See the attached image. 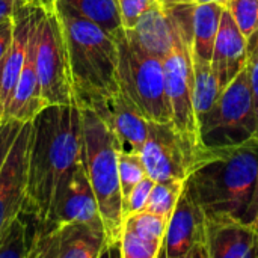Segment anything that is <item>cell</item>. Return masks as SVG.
Listing matches in <instances>:
<instances>
[{"label":"cell","mask_w":258,"mask_h":258,"mask_svg":"<svg viewBox=\"0 0 258 258\" xmlns=\"http://www.w3.org/2000/svg\"><path fill=\"white\" fill-rule=\"evenodd\" d=\"M80 160L82 112L79 104L45 106L32 121L23 213L35 222L53 224L63 187Z\"/></svg>","instance_id":"cell-1"},{"label":"cell","mask_w":258,"mask_h":258,"mask_svg":"<svg viewBox=\"0 0 258 258\" xmlns=\"http://www.w3.org/2000/svg\"><path fill=\"white\" fill-rule=\"evenodd\" d=\"M258 175V136L228 145H206L186 186L209 219H243Z\"/></svg>","instance_id":"cell-2"},{"label":"cell","mask_w":258,"mask_h":258,"mask_svg":"<svg viewBox=\"0 0 258 258\" xmlns=\"http://www.w3.org/2000/svg\"><path fill=\"white\" fill-rule=\"evenodd\" d=\"M62 20L73 88L79 106L100 107L119 92L118 42L97 24L63 5L56 6Z\"/></svg>","instance_id":"cell-3"},{"label":"cell","mask_w":258,"mask_h":258,"mask_svg":"<svg viewBox=\"0 0 258 258\" xmlns=\"http://www.w3.org/2000/svg\"><path fill=\"white\" fill-rule=\"evenodd\" d=\"M82 112V162L95 194L109 252L118 249L124 230L122 192L118 172V151L122 145L112 127L91 107Z\"/></svg>","instance_id":"cell-4"},{"label":"cell","mask_w":258,"mask_h":258,"mask_svg":"<svg viewBox=\"0 0 258 258\" xmlns=\"http://www.w3.org/2000/svg\"><path fill=\"white\" fill-rule=\"evenodd\" d=\"M121 92L151 122H172L163 60L150 54L125 30L118 41Z\"/></svg>","instance_id":"cell-5"},{"label":"cell","mask_w":258,"mask_h":258,"mask_svg":"<svg viewBox=\"0 0 258 258\" xmlns=\"http://www.w3.org/2000/svg\"><path fill=\"white\" fill-rule=\"evenodd\" d=\"M36 68L47 106L77 104L65 32L57 9H36Z\"/></svg>","instance_id":"cell-6"},{"label":"cell","mask_w":258,"mask_h":258,"mask_svg":"<svg viewBox=\"0 0 258 258\" xmlns=\"http://www.w3.org/2000/svg\"><path fill=\"white\" fill-rule=\"evenodd\" d=\"M204 145H228L258 136V124L248 65L222 89L201 122Z\"/></svg>","instance_id":"cell-7"},{"label":"cell","mask_w":258,"mask_h":258,"mask_svg":"<svg viewBox=\"0 0 258 258\" xmlns=\"http://www.w3.org/2000/svg\"><path fill=\"white\" fill-rule=\"evenodd\" d=\"M174 27L175 42L169 54L163 59L166 94L169 101L172 125L187 145L195 160L197 154L206 145L203 142L201 128L194 109V77L189 54V44L192 41L180 30V27L175 23Z\"/></svg>","instance_id":"cell-8"},{"label":"cell","mask_w":258,"mask_h":258,"mask_svg":"<svg viewBox=\"0 0 258 258\" xmlns=\"http://www.w3.org/2000/svg\"><path fill=\"white\" fill-rule=\"evenodd\" d=\"M109 252L106 233L89 224L36 222L29 258H98Z\"/></svg>","instance_id":"cell-9"},{"label":"cell","mask_w":258,"mask_h":258,"mask_svg":"<svg viewBox=\"0 0 258 258\" xmlns=\"http://www.w3.org/2000/svg\"><path fill=\"white\" fill-rule=\"evenodd\" d=\"M160 257L210 258L209 219L186 184L169 218Z\"/></svg>","instance_id":"cell-10"},{"label":"cell","mask_w":258,"mask_h":258,"mask_svg":"<svg viewBox=\"0 0 258 258\" xmlns=\"http://www.w3.org/2000/svg\"><path fill=\"white\" fill-rule=\"evenodd\" d=\"M147 175L157 181H186L194 156L172 122H151L141 150Z\"/></svg>","instance_id":"cell-11"},{"label":"cell","mask_w":258,"mask_h":258,"mask_svg":"<svg viewBox=\"0 0 258 258\" xmlns=\"http://www.w3.org/2000/svg\"><path fill=\"white\" fill-rule=\"evenodd\" d=\"M32 121L23 122L0 169V228L23 213L27 194V169Z\"/></svg>","instance_id":"cell-12"},{"label":"cell","mask_w":258,"mask_h":258,"mask_svg":"<svg viewBox=\"0 0 258 258\" xmlns=\"http://www.w3.org/2000/svg\"><path fill=\"white\" fill-rule=\"evenodd\" d=\"M14 17H15L14 38L8 53L0 62V121L3 119L5 112L11 103V98L14 95L18 77L21 74L27 56L30 33L36 20V9L20 5Z\"/></svg>","instance_id":"cell-13"},{"label":"cell","mask_w":258,"mask_h":258,"mask_svg":"<svg viewBox=\"0 0 258 258\" xmlns=\"http://www.w3.org/2000/svg\"><path fill=\"white\" fill-rule=\"evenodd\" d=\"M248 42L230 12L224 9L210 62L221 89H225L239 76L248 65Z\"/></svg>","instance_id":"cell-14"},{"label":"cell","mask_w":258,"mask_h":258,"mask_svg":"<svg viewBox=\"0 0 258 258\" xmlns=\"http://www.w3.org/2000/svg\"><path fill=\"white\" fill-rule=\"evenodd\" d=\"M209 251L210 258H257L258 228L236 218L209 219Z\"/></svg>","instance_id":"cell-15"},{"label":"cell","mask_w":258,"mask_h":258,"mask_svg":"<svg viewBox=\"0 0 258 258\" xmlns=\"http://www.w3.org/2000/svg\"><path fill=\"white\" fill-rule=\"evenodd\" d=\"M62 221L83 222L104 230L100 207L82 160L73 169L63 187L53 224Z\"/></svg>","instance_id":"cell-16"},{"label":"cell","mask_w":258,"mask_h":258,"mask_svg":"<svg viewBox=\"0 0 258 258\" xmlns=\"http://www.w3.org/2000/svg\"><path fill=\"white\" fill-rule=\"evenodd\" d=\"M45 101L41 94V83L36 68V20L30 33L27 56L18 77L14 95L5 112L3 119L14 118L21 122L33 121V118L45 107Z\"/></svg>","instance_id":"cell-17"},{"label":"cell","mask_w":258,"mask_h":258,"mask_svg":"<svg viewBox=\"0 0 258 258\" xmlns=\"http://www.w3.org/2000/svg\"><path fill=\"white\" fill-rule=\"evenodd\" d=\"M91 109H94L112 127L124 148L127 145L130 151L141 153L148 136L150 121L138 112L121 89L107 101V104Z\"/></svg>","instance_id":"cell-18"},{"label":"cell","mask_w":258,"mask_h":258,"mask_svg":"<svg viewBox=\"0 0 258 258\" xmlns=\"http://www.w3.org/2000/svg\"><path fill=\"white\" fill-rule=\"evenodd\" d=\"M150 54L165 59L175 42V27L162 0H156L139 18L136 26L127 30Z\"/></svg>","instance_id":"cell-19"},{"label":"cell","mask_w":258,"mask_h":258,"mask_svg":"<svg viewBox=\"0 0 258 258\" xmlns=\"http://www.w3.org/2000/svg\"><path fill=\"white\" fill-rule=\"evenodd\" d=\"M224 9L225 6L221 3H204L195 5L194 8L190 51L204 60L212 62L213 47Z\"/></svg>","instance_id":"cell-20"},{"label":"cell","mask_w":258,"mask_h":258,"mask_svg":"<svg viewBox=\"0 0 258 258\" xmlns=\"http://www.w3.org/2000/svg\"><path fill=\"white\" fill-rule=\"evenodd\" d=\"M57 5H63L85 20L97 24L115 41L125 33L116 0H60Z\"/></svg>","instance_id":"cell-21"},{"label":"cell","mask_w":258,"mask_h":258,"mask_svg":"<svg viewBox=\"0 0 258 258\" xmlns=\"http://www.w3.org/2000/svg\"><path fill=\"white\" fill-rule=\"evenodd\" d=\"M189 54H190L192 77H194V109L198 118V124L201 125V122L204 121V118L216 103L218 97L221 95L222 89L212 68V63L194 54L190 51V44H189Z\"/></svg>","instance_id":"cell-22"},{"label":"cell","mask_w":258,"mask_h":258,"mask_svg":"<svg viewBox=\"0 0 258 258\" xmlns=\"http://www.w3.org/2000/svg\"><path fill=\"white\" fill-rule=\"evenodd\" d=\"M24 213L15 216L0 228V258H29L30 237Z\"/></svg>","instance_id":"cell-23"},{"label":"cell","mask_w":258,"mask_h":258,"mask_svg":"<svg viewBox=\"0 0 258 258\" xmlns=\"http://www.w3.org/2000/svg\"><path fill=\"white\" fill-rule=\"evenodd\" d=\"M224 6L245 36L249 51L258 42V0H227Z\"/></svg>","instance_id":"cell-24"},{"label":"cell","mask_w":258,"mask_h":258,"mask_svg":"<svg viewBox=\"0 0 258 258\" xmlns=\"http://www.w3.org/2000/svg\"><path fill=\"white\" fill-rule=\"evenodd\" d=\"M168 222H169V218L144 210V212L127 216L124 219V228H128L135 231L136 234H139L141 237L163 246L166 230H168Z\"/></svg>","instance_id":"cell-25"},{"label":"cell","mask_w":258,"mask_h":258,"mask_svg":"<svg viewBox=\"0 0 258 258\" xmlns=\"http://www.w3.org/2000/svg\"><path fill=\"white\" fill-rule=\"evenodd\" d=\"M186 181H157L153 186L145 210L171 218Z\"/></svg>","instance_id":"cell-26"},{"label":"cell","mask_w":258,"mask_h":258,"mask_svg":"<svg viewBox=\"0 0 258 258\" xmlns=\"http://www.w3.org/2000/svg\"><path fill=\"white\" fill-rule=\"evenodd\" d=\"M118 172H119V184H121L122 203H124L130 190L147 175L141 154L121 147L118 151Z\"/></svg>","instance_id":"cell-27"},{"label":"cell","mask_w":258,"mask_h":258,"mask_svg":"<svg viewBox=\"0 0 258 258\" xmlns=\"http://www.w3.org/2000/svg\"><path fill=\"white\" fill-rule=\"evenodd\" d=\"M162 245L147 240L135 231L124 228L118 246V254L122 258H160Z\"/></svg>","instance_id":"cell-28"},{"label":"cell","mask_w":258,"mask_h":258,"mask_svg":"<svg viewBox=\"0 0 258 258\" xmlns=\"http://www.w3.org/2000/svg\"><path fill=\"white\" fill-rule=\"evenodd\" d=\"M154 183L156 181L151 177L145 175L130 190V194L127 195V198L122 203V207H124V219L127 216H130V215H135V213H139V212H144L145 210V206H147V201L150 198V194L153 190Z\"/></svg>","instance_id":"cell-29"},{"label":"cell","mask_w":258,"mask_h":258,"mask_svg":"<svg viewBox=\"0 0 258 258\" xmlns=\"http://www.w3.org/2000/svg\"><path fill=\"white\" fill-rule=\"evenodd\" d=\"M125 30L136 26L141 15L156 2V0H116Z\"/></svg>","instance_id":"cell-30"},{"label":"cell","mask_w":258,"mask_h":258,"mask_svg":"<svg viewBox=\"0 0 258 258\" xmlns=\"http://www.w3.org/2000/svg\"><path fill=\"white\" fill-rule=\"evenodd\" d=\"M23 122L14 118H6L0 121V169L6 160V156L21 128Z\"/></svg>","instance_id":"cell-31"},{"label":"cell","mask_w":258,"mask_h":258,"mask_svg":"<svg viewBox=\"0 0 258 258\" xmlns=\"http://www.w3.org/2000/svg\"><path fill=\"white\" fill-rule=\"evenodd\" d=\"M248 68H249L251 91H252V100H254V107H255V115H257L258 124V42L249 50Z\"/></svg>","instance_id":"cell-32"},{"label":"cell","mask_w":258,"mask_h":258,"mask_svg":"<svg viewBox=\"0 0 258 258\" xmlns=\"http://www.w3.org/2000/svg\"><path fill=\"white\" fill-rule=\"evenodd\" d=\"M14 30H15V17L12 15L11 18L5 20L0 23V62L3 60L5 54L8 53L12 38H14Z\"/></svg>","instance_id":"cell-33"},{"label":"cell","mask_w":258,"mask_h":258,"mask_svg":"<svg viewBox=\"0 0 258 258\" xmlns=\"http://www.w3.org/2000/svg\"><path fill=\"white\" fill-rule=\"evenodd\" d=\"M245 221L252 224L254 227L258 228V175H257V183H255V190L252 195V200L248 206L246 215H245Z\"/></svg>","instance_id":"cell-34"},{"label":"cell","mask_w":258,"mask_h":258,"mask_svg":"<svg viewBox=\"0 0 258 258\" xmlns=\"http://www.w3.org/2000/svg\"><path fill=\"white\" fill-rule=\"evenodd\" d=\"M20 5V0H0V23L11 18Z\"/></svg>","instance_id":"cell-35"},{"label":"cell","mask_w":258,"mask_h":258,"mask_svg":"<svg viewBox=\"0 0 258 258\" xmlns=\"http://www.w3.org/2000/svg\"><path fill=\"white\" fill-rule=\"evenodd\" d=\"M59 2L60 0H20V3L23 6H29V8H33V9H42V11L56 9Z\"/></svg>","instance_id":"cell-36"},{"label":"cell","mask_w":258,"mask_h":258,"mask_svg":"<svg viewBox=\"0 0 258 258\" xmlns=\"http://www.w3.org/2000/svg\"><path fill=\"white\" fill-rule=\"evenodd\" d=\"M189 3H194V5H204V3H221V5H225L227 0H186Z\"/></svg>","instance_id":"cell-37"}]
</instances>
